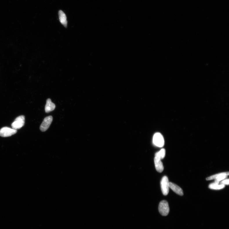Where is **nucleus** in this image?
<instances>
[{
  "label": "nucleus",
  "mask_w": 229,
  "mask_h": 229,
  "mask_svg": "<svg viewBox=\"0 0 229 229\" xmlns=\"http://www.w3.org/2000/svg\"><path fill=\"white\" fill-rule=\"evenodd\" d=\"M59 19L61 23L66 28H67L68 21L66 14L62 10H60L58 12Z\"/></svg>",
  "instance_id": "8"
},
{
  "label": "nucleus",
  "mask_w": 229,
  "mask_h": 229,
  "mask_svg": "<svg viewBox=\"0 0 229 229\" xmlns=\"http://www.w3.org/2000/svg\"><path fill=\"white\" fill-rule=\"evenodd\" d=\"M166 155V150L164 149H162L155 154V157L160 159H163Z\"/></svg>",
  "instance_id": "13"
},
{
  "label": "nucleus",
  "mask_w": 229,
  "mask_h": 229,
  "mask_svg": "<svg viewBox=\"0 0 229 229\" xmlns=\"http://www.w3.org/2000/svg\"><path fill=\"white\" fill-rule=\"evenodd\" d=\"M169 180L167 177L163 176L161 181V190L163 195L166 196L169 193Z\"/></svg>",
  "instance_id": "5"
},
{
  "label": "nucleus",
  "mask_w": 229,
  "mask_h": 229,
  "mask_svg": "<svg viewBox=\"0 0 229 229\" xmlns=\"http://www.w3.org/2000/svg\"><path fill=\"white\" fill-rule=\"evenodd\" d=\"M25 123V116L23 115L19 116L16 118L12 124V128L16 130L20 129L24 126Z\"/></svg>",
  "instance_id": "4"
},
{
  "label": "nucleus",
  "mask_w": 229,
  "mask_h": 229,
  "mask_svg": "<svg viewBox=\"0 0 229 229\" xmlns=\"http://www.w3.org/2000/svg\"><path fill=\"white\" fill-rule=\"evenodd\" d=\"M225 185L217 184V183H211L209 186V188L213 190H220L224 188L225 187Z\"/></svg>",
  "instance_id": "12"
},
{
  "label": "nucleus",
  "mask_w": 229,
  "mask_h": 229,
  "mask_svg": "<svg viewBox=\"0 0 229 229\" xmlns=\"http://www.w3.org/2000/svg\"><path fill=\"white\" fill-rule=\"evenodd\" d=\"M169 188L176 194L180 196L184 195L182 189L179 186L171 182H169Z\"/></svg>",
  "instance_id": "9"
},
{
  "label": "nucleus",
  "mask_w": 229,
  "mask_h": 229,
  "mask_svg": "<svg viewBox=\"0 0 229 229\" xmlns=\"http://www.w3.org/2000/svg\"><path fill=\"white\" fill-rule=\"evenodd\" d=\"M153 143L155 146L159 148L164 146V139L161 133L158 132L155 134L153 137Z\"/></svg>",
  "instance_id": "3"
},
{
  "label": "nucleus",
  "mask_w": 229,
  "mask_h": 229,
  "mask_svg": "<svg viewBox=\"0 0 229 229\" xmlns=\"http://www.w3.org/2000/svg\"><path fill=\"white\" fill-rule=\"evenodd\" d=\"M154 161L157 171L159 173L162 172L164 169V167H163L161 159L155 157L154 159Z\"/></svg>",
  "instance_id": "10"
},
{
  "label": "nucleus",
  "mask_w": 229,
  "mask_h": 229,
  "mask_svg": "<svg viewBox=\"0 0 229 229\" xmlns=\"http://www.w3.org/2000/svg\"><path fill=\"white\" fill-rule=\"evenodd\" d=\"M159 213L163 216H166L169 213L170 208L168 202L163 200L160 202L159 206Z\"/></svg>",
  "instance_id": "2"
},
{
  "label": "nucleus",
  "mask_w": 229,
  "mask_h": 229,
  "mask_svg": "<svg viewBox=\"0 0 229 229\" xmlns=\"http://www.w3.org/2000/svg\"><path fill=\"white\" fill-rule=\"evenodd\" d=\"M219 184L224 185H228L229 184V180L228 179H226L221 181Z\"/></svg>",
  "instance_id": "14"
},
{
  "label": "nucleus",
  "mask_w": 229,
  "mask_h": 229,
  "mask_svg": "<svg viewBox=\"0 0 229 229\" xmlns=\"http://www.w3.org/2000/svg\"><path fill=\"white\" fill-rule=\"evenodd\" d=\"M17 132V130L8 127H4L0 130V136L3 137H10Z\"/></svg>",
  "instance_id": "6"
},
{
  "label": "nucleus",
  "mask_w": 229,
  "mask_h": 229,
  "mask_svg": "<svg viewBox=\"0 0 229 229\" xmlns=\"http://www.w3.org/2000/svg\"><path fill=\"white\" fill-rule=\"evenodd\" d=\"M229 175V172H222L209 177L206 179L207 181L215 179V183L219 184L221 181L226 179Z\"/></svg>",
  "instance_id": "1"
},
{
  "label": "nucleus",
  "mask_w": 229,
  "mask_h": 229,
  "mask_svg": "<svg viewBox=\"0 0 229 229\" xmlns=\"http://www.w3.org/2000/svg\"><path fill=\"white\" fill-rule=\"evenodd\" d=\"M53 117L51 116L45 118L40 127V129L41 131L45 132L49 128L53 121Z\"/></svg>",
  "instance_id": "7"
},
{
  "label": "nucleus",
  "mask_w": 229,
  "mask_h": 229,
  "mask_svg": "<svg viewBox=\"0 0 229 229\" xmlns=\"http://www.w3.org/2000/svg\"><path fill=\"white\" fill-rule=\"evenodd\" d=\"M55 108V104L52 102L50 99L47 100L46 104L45 107L46 112L48 113L54 110Z\"/></svg>",
  "instance_id": "11"
}]
</instances>
